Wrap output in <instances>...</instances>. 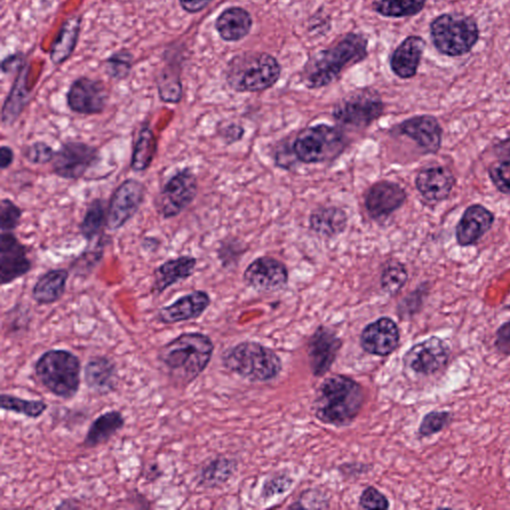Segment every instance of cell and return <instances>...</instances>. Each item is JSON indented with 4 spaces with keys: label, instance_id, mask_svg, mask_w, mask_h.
Wrapping results in <instances>:
<instances>
[{
    "label": "cell",
    "instance_id": "30bf717a",
    "mask_svg": "<svg viewBox=\"0 0 510 510\" xmlns=\"http://www.w3.org/2000/svg\"><path fill=\"white\" fill-rule=\"evenodd\" d=\"M197 191V178L190 167H182L174 173L156 197L155 206L159 217L164 220L179 217L194 203Z\"/></svg>",
    "mask_w": 510,
    "mask_h": 510
},
{
    "label": "cell",
    "instance_id": "6da1fadb",
    "mask_svg": "<svg viewBox=\"0 0 510 510\" xmlns=\"http://www.w3.org/2000/svg\"><path fill=\"white\" fill-rule=\"evenodd\" d=\"M209 335L183 332L158 351V361L175 386L187 388L205 371L213 355Z\"/></svg>",
    "mask_w": 510,
    "mask_h": 510
},
{
    "label": "cell",
    "instance_id": "f1b7e54d",
    "mask_svg": "<svg viewBox=\"0 0 510 510\" xmlns=\"http://www.w3.org/2000/svg\"><path fill=\"white\" fill-rule=\"evenodd\" d=\"M82 18L79 15L70 16L58 31L50 48V59L54 66L66 63L74 53L81 31Z\"/></svg>",
    "mask_w": 510,
    "mask_h": 510
},
{
    "label": "cell",
    "instance_id": "7bdbcfd3",
    "mask_svg": "<svg viewBox=\"0 0 510 510\" xmlns=\"http://www.w3.org/2000/svg\"><path fill=\"white\" fill-rule=\"evenodd\" d=\"M56 151L42 141L29 143L23 147L21 154L32 165H46L52 163Z\"/></svg>",
    "mask_w": 510,
    "mask_h": 510
},
{
    "label": "cell",
    "instance_id": "d6986e66",
    "mask_svg": "<svg viewBox=\"0 0 510 510\" xmlns=\"http://www.w3.org/2000/svg\"><path fill=\"white\" fill-rule=\"evenodd\" d=\"M401 333L390 317H381L365 327L361 333V347L374 356L387 357L400 344Z\"/></svg>",
    "mask_w": 510,
    "mask_h": 510
},
{
    "label": "cell",
    "instance_id": "ba28073f",
    "mask_svg": "<svg viewBox=\"0 0 510 510\" xmlns=\"http://www.w3.org/2000/svg\"><path fill=\"white\" fill-rule=\"evenodd\" d=\"M345 147V135L336 127L326 124L306 128L293 143L295 156L305 164L332 161L343 153Z\"/></svg>",
    "mask_w": 510,
    "mask_h": 510
},
{
    "label": "cell",
    "instance_id": "836d02e7",
    "mask_svg": "<svg viewBox=\"0 0 510 510\" xmlns=\"http://www.w3.org/2000/svg\"><path fill=\"white\" fill-rule=\"evenodd\" d=\"M107 211L106 201L102 198H94L87 205V209L79 229L82 236L88 243H92L95 239H100L105 236L104 231L107 229Z\"/></svg>",
    "mask_w": 510,
    "mask_h": 510
},
{
    "label": "cell",
    "instance_id": "ab89813d",
    "mask_svg": "<svg viewBox=\"0 0 510 510\" xmlns=\"http://www.w3.org/2000/svg\"><path fill=\"white\" fill-rule=\"evenodd\" d=\"M408 278V270L402 262L396 259L390 260L381 275L382 290L390 297H395L403 290Z\"/></svg>",
    "mask_w": 510,
    "mask_h": 510
},
{
    "label": "cell",
    "instance_id": "f6af8a7d",
    "mask_svg": "<svg viewBox=\"0 0 510 510\" xmlns=\"http://www.w3.org/2000/svg\"><path fill=\"white\" fill-rule=\"evenodd\" d=\"M489 174L493 185L500 193L510 196V158L492 163Z\"/></svg>",
    "mask_w": 510,
    "mask_h": 510
},
{
    "label": "cell",
    "instance_id": "52a82bcc",
    "mask_svg": "<svg viewBox=\"0 0 510 510\" xmlns=\"http://www.w3.org/2000/svg\"><path fill=\"white\" fill-rule=\"evenodd\" d=\"M281 73V66L274 56L247 53L228 63L227 81L237 92H259L273 87Z\"/></svg>",
    "mask_w": 510,
    "mask_h": 510
},
{
    "label": "cell",
    "instance_id": "3957f363",
    "mask_svg": "<svg viewBox=\"0 0 510 510\" xmlns=\"http://www.w3.org/2000/svg\"><path fill=\"white\" fill-rule=\"evenodd\" d=\"M367 40L361 35L350 34L329 50L319 52L303 70V82L310 89L328 86L342 71L362 61L367 56Z\"/></svg>",
    "mask_w": 510,
    "mask_h": 510
},
{
    "label": "cell",
    "instance_id": "8992f818",
    "mask_svg": "<svg viewBox=\"0 0 510 510\" xmlns=\"http://www.w3.org/2000/svg\"><path fill=\"white\" fill-rule=\"evenodd\" d=\"M429 36L438 52L460 58L474 50L480 39V28L472 16L443 13L430 22Z\"/></svg>",
    "mask_w": 510,
    "mask_h": 510
},
{
    "label": "cell",
    "instance_id": "681fc988",
    "mask_svg": "<svg viewBox=\"0 0 510 510\" xmlns=\"http://www.w3.org/2000/svg\"><path fill=\"white\" fill-rule=\"evenodd\" d=\"M243 133L244 130L243 128L235 124L227 126L220 131L223 140H225L228 143H233L238 140H241Z\"/></svg>",
    "mask_w": 510,
    "mask_h": 510
},
{
    "label": "cell",
    "instance_id": "1f68e13d",
    "mask_svg": "<svg viewBox=\"0 0 510 510\" xmlns=\"http://www.w3.org/2000/svg\"><path fill=\"white\" fill-rule=\"evenodd\" d=\"M347 223V213L337 206L321 207L309 219L310 228L315 234L329 238L344 233Z\"/></svg>",
    "mask_w": 510,
    "mask_h": 510
},
{
    "label": "cell",
    "instance_id": "60d3db41",
    "mask_svg": "<svg viewBox=\"0 0 510 510\" xmlns=\"http://www.w3.org/2000/svg\"><path fill=\"white\" fill-rule=\"evenodd\" d=\"M453 421V413L449 410H433L422 417L419 428L418 436L427 438L444 432Z\"/></svg>",
    "mask_w": 510,
    "mask_h": 510
},
{
    "label": "cell",
    "instance_id": "7a4b0ae2",
    "mask_svg": "<svg viewBox=\"0 0 510 510\" xmlns=\"http://www.w3.org/2000/svg\"><path fill=\"white\" fill-rule=\"evenodd\" d=\"M363 403V388L358 382L344 375H333L317 390L314 416L323 424L345 427L357 418Z\"/></svg>",
    "mask_w": 510,
    "mask_h": 510
},
{
    "label": "cell",
    "instance_id": "d6a6232c",
    "mask_svg": "<svg viewBox=\"0 0 510 510\" xmlns=\"http://www.w3.org/2000/svg\"><path fill=\"white\" fill-rule=\"evenodd\" d=\"M158 146V142L153 129L147 123L143 125L135 142L131 170L135 173L146 172L154 162Z\"/></svg>",
    "mask_w": 510,
    "mask_h": 510
},
{
    "label": "cell",
    "instance_id": "74e56055",
    "mask_svg": "<svg viewBox=\"0 0 510 510\" xmlns=\"http://www.w3.org/2000/svg\"><path fill=\"white\" fill-rule=\"evenodd\" d=\"M111 239L107 235L98 239L93 249H88L79 255L71 263L70 271L76 276H88L99 266L105 252V246L109 244Z\"/></svg>",
    "mask_w": 510,
    "mask_h": 510
},
{
    "label": "cell",
    "instance_id": "7c38bea8",
    "mask_svg": "<svg viewBox=\"0 0 510 510\" xmlns=\"http://www.w3.org/2000/svg\"><path fill=\"white\" fill-rule=\"evenodd\" d=\"M100 151L97 148L81 141L63 143L56 151L52 161L53 174L58 177L78 181L100 161Z\"/></svg>",
    "mask_w": 510,
    "mask_h": 510
},
{
    "label": "cell",
    "instance_id": "d590c367",
    "mask_svg": "<svg viewBox=\"0 0 510 510\" xmlns=\"http://www.w3.org/2000/svg\"><path fill=\"white\" fill-rule=\"evenodd\" d=\"M179 68L166 66L157 77L158 97L166 104H179L182 99V84Z\"/></svg>",
    "mask_w": 510,
    "mask_h": 510
},
{
    "label": "cell",
    "instance_id": "f546056e",
    "mask_svg": "<svg viewBox=\"0 0 510 510\" xmlns=\"http://www.w3.org/2000/svg\"><path fill=\"white\" fill-rule=\"evenodd\" d=\"M251 27V16L242 7L228 8L215 21V29L228 42H239L250 34Z\"/></svg>",
    "mask_w": 510,
    "mask_h": 510
},
{
    "label": "cell",
    "instance_id": "83f0119b",
    "mask_svg": "<svg viewBox=\"0 0 510 510\" xmlns=\"http://www.w3.org/2000/svg\"><path fill=\"white\" fill-rule=\"evenodd\" d=\"M126 420L123 413L117 410H111L96 418L88 429L83 444L88 449L98 448L112 440L124 429Z\"/></svg>",
    "mask_w": 510,
    "mask_h": 510
},
{
    "label": "cell",
    "instance_id": "4fadbf2b",
    "mask_svg": "<svg viewBox=\"0 0 510 510\" xmlns=\"http://www.w3.org/2000/svg\"><path fill=\"white\" fill-rule=\"evenodd\" d=\"M147 188L139 180L127 179L112 194L107 211V229L117 231L124 228L141 209Z\"/></svg>",
    "mask_w": 510,
    "mask_h": 510
},
{
    "label": "cell",
    "instance_id": "bcb514c9",
    "mask_svg": "<svg viewBox=\"0 0 510 510\" xmlns=\"http://www.w3.org/2000/svg\"><path fill=\"white\" fill-rule=\"evenodd\" d=\"M359 504L364 509H388L390 507L389 499L374 486H368L364 490Z\"/></svg>",
    "mask_w": 510,
    "mask_h": 510
},
{
    "label": "cell",
    "instance_id": "816d5d0a",
    "mask_svg": "<svg viewBox=\"0 0 510 510\" xmlns=\"http://www.w3.org/2000/svg\"><path fill=\"white\" fill-rule=\"evenodd\" d=\"M159 245H161V243H159L158 239L151 236L143 238V241L142 243V247L143 251L147 252L158 251Z\"/></svg>",
    "mask_w": 510,
    "mask_h": 510
},
{
    "label": "cell",
    "instance_id": "e575fe53",
    "mask_svg": "<svg viewBox=\"0 0 510 510\" xmlns=\"http://www.w3.org/2000/svg\"><path fill=\"white\" fill-rule=\"evenodd\" d=\"M236 462L227 458H218L211 460L199 470L198 485L205 489L217 488L226 483L235 474Z\"/></svg>",
    "mask_w": 510,
    "mask_h": 510
},
{
    "label": "cell",
    "instance_id": "c3c4849f",
    "mask_svg": "<svg viewBox=\"0 0 510 510\" xmlns=\"http://www.w3.org/2000/svg\"><path fill=\"white\" fill-rule=\"evenodd\" d=\"M212 2V0H179L182 10L191 14L203 12Z\"/></svg>",
    "mask_w": 510,
    "mask_h": 510
},
{
    "label": "cell",
    "instance_id": "ac0fdd59",
    "mask_svg": "<svg viewBox=\"0 0 510 510\" xmlns=\"http://www.w3.org/2000/svg\"><path fill=\"white\" fill-rule=\"evenodd\" d=\"M342 347L337 333L327 326L318 327L308 343V358L314 376H323L336 360Z\"/></svg>",
    "mask_w": 510,
    "mask_h": 510
},
{
    "label": "cell",
    "instance_id": "7402d4cb",
    "mask_svg": "<svg viewBox=\"0 0 510 510\" xmlns=\"http://www.w3.org/2000/svg\"><path fill=\"white\" fill-rule=\"evenodd\" d=\"M456 185V179L449 167L429 166L417 174L419 193L430 203H440L448 198Z\"/></svg>",
    "mask_w": 510,
    "mask_h": 510
},
{
    "label": "cell",
    "instance_id": "ee69618b",
    "mask_svg": "<svg viewBox=\"0 0 510 510\" xmlns=\"http://www.w3.org/2000/svg\"><path fill=\"white\" fill-rule=\"evenodd\" d=\"M23 211L11 198H4L0 203V228L2 231H13L20 225Z\"/></svg>",
    "mask_w": 510,
    "mask_h": 510
},
{
    "label": "cell",
    "instance_id": "f907efd6",
    "mask_svg": "<svg viewBox=\"0 0 510 510\" xmlns=\"http://www.w3.org/2000/svg\"><path fill=\"white\" fill-rule=\"evenodd\" d=\"M14 151L10 146L0 147V169L3 171L8 169L14 162Z\"/></svg>",
    "mask_w": 510,
    "mask_h": 510
},
{
    "label": "cell",
    "instance_id": "4dcf8cb0",
    "mask_svg": "<svg viewBox=\"0 0 510 510\" xmlns=\"http://www.w3.org/2000/svg\"><path fill=\"white\" fill-rule=\"evenodd\" d=\"M28 70L26 66L19 69L10 94L4 104L2 112V123L4 127H12L26 109L29 98L30 91L27 88Z\"/></svg>",
    "mask_w": 510,
    "mask_h": 510
},
{
    "label": "cell",
    "instance_id": "ffe728a7",
    "mask_svg": "<svg viewBox=\"0 0 510 510\" xmlns=\"http://www.w3.org/2000/svg\"><path fill=\"white\" fill-rule=\"evenodd\" d=\"M406 199V190L398 183L381 181L367 191L365 206L373 220H382L400 209Z\"/></svg>",
    "mask_w": 510,
    "mask_h": 510
},
{
    "label": "cell",
    "instance_id": "44dd1931",
    "mask_svg": "<svg viewBox=\"0 0 510 510\" xmlns=\"http://www.w3.org/2000/svg\"><path fill=\"white\" fill-rule=\"evenodd\" d=\"M398 130L416 142L427 153H437L442 146L443 129L434 116L421 115L406 119L398 126Z\"/></svg>",
    "mask_w": 510,
    "mask_h": 510
},
{
    "label": "cell",
    "instance_id": "277c9868",
    "mask_svg": "<svg viewBox=\"0 0 510 510\" xmlns=\"http://www.w3.org/2000/svg\"><path fill=\"white\" fill-rule=\"evenodd\" d=\"M81 361L67 349H50L40 355L35 374L47 392L62 400L77 396L81 385Z\"/></svg>",
    "mask_w": 510,
    "mask_h": 510
},
{
    "label": "cell",
    "instance_id": "2e32d148",
    "mask_svg": "<svg viewBox=\"0 0 510 510\" xmlns=\"http://www.w3.org/2000/svg\"><path fill=\"white\" fill-rule=\"evenodd\" d=\"M289 278V270L284 263L269 257L255 259L243 274L245 284L260 292L283 290Z\"/></svg>",
    "mask_w": 510,
    "mask_h": 510
},
{
    "label": "cell",
    "instance_id": "7dc6e473",
    "mask_svg": "<svg viewBox=\"0 0 510 510\" xmlns=\"http://www.w3.org/2000/svg\"><path fill=\"white\" fill-rule=\"evenodd\" d=\"M493 346L499 354L510 356V319L498 327L494 333Z\"/></svg>",
    "mask_w": 510,
    "mask_h": 510
},
{
    "label": "cell",
    "instance_id": "8d00e7d4",
    "mask_svg": "<svg viewBox=\"0 0 510 510\" xmlns=\"http://www.w3.org/2000/svg\"><path fill=\"white\" fill-rule=\"evenodd\" d=\"M3 411L22 414L28 419H38L47 411L48 405L42 400H27L18 396L3 393L0 396Z\"/></svg>",
    "mask_w": 510,
    "mask_h": 510
},
{
    "label": "cell",
    "instance_id": "5b68a950",
    "mask_svg": "<svg viewBox=\"0 0 510 510\" xmlns=\"http://www.w3.org/2000/svg\"><path fill=\"white\" fill-rule=\"evenodd\" d=\"M221 362L231 373L252 382L274 380L282 370L281 357L258 342H241L228 348Z\"/></svg>",
    "mask_w": 510,
    "mask_h": 510
},
{
    "label": "cell",
    "instance_id": "cb8c5ba5",
    "mask_svg": "<svg viewBox=\"0 0 510 510\" xmlns=\"http://www.w3.org/2000/svg\"><path fill=\"white\" fill-rule=\"evenodd\" d=\"M494 215L482 205L468 207L456 228L457 242L460 246L475 244L491 228Z\"/></svg>",
    "mask_w": 510,
    "mask_h": 510
},
{
    "label": "cell",
    "instance_id": "9a60e30c",
    "mask_svg": "<svg viewBox=\"0 0 510 510\" xmlns=\"http://www.w3.org/2000/svg\"><path fill=\"white\" fill-rule=\"evenodd\" d=\"M29 250L12 231H2L0 235V283L12 284L28 274L32 261Z\"/></svg>",
    "mask_w": 510,
    "mask_h": 510
},
{
    "label": "cell",
    "instance_id": "5bb4252c",
    "mask_svg": "<svg viewBox=\"0 0 510 510\" xmlns=\"http://www.w3.org/2000/svg\"><path fill=\"white\" fill-rule=\"evenodd\" d=\"M67 105L73 113L84 116L102 114L109 102V91L100 80L80 77L70 85Z\"/></svg>",
    "mask_w": 510,
    "mask_h": 510
},
{
    "label": "cell",
    "instance_id": "8fae6325",
    "mask_svg": "<svg viewBox=\"0 0 510 510\" xmlns=\"http://www.w3.org/2000/svg\"><path fill=\"white\" fill-rule=\"evenodd\" d=\"M384 112L380 95L372 89H361L346 96L333 109L336 121L347 127L364 129L376 121Z\"/></svg>",
    "mask_w": 510,
    "mask_h": 510
},
{
    "label": "cell",
    "instance_id": "d4e9b609",
    "mask_svg": "<svg viewBox=\"0 0 510 510\" xmlns=\"http://www.w3.org/2000/svg\"><path fill=\"white\" fill-rule=\"evenodd\" d=\"M118 370L114 360L107 356H93L84 367V382L99 395H107L117 386Z\"/></svg>",
    "mask_w": 510,
    "mask_h": 510
},
{
    "label": "cell",
    "instance_id": "4316f807",
    "mask_svg": "<svg viewBox=\"0 0 510 510\" xmlns=\"http://www.w3.org/2000/svg\"><path fill=\"white\" fill-rule=\"evenodd\" d=\"M69 271L64 268L47 270L40 275L32 289V298L38 305H50L58 302L66 292Z\"/></svg>",
    "mask_w": 510,
    "mask_h": 510
},
{
    "label": "cell",
    "instance_id": "9c48e42d",
    "mask_svg": "<svg viewBox=\"0 0 510 510\" xmlns=\"http://www.w3.org/2000/svg\"><path fill=\"white\" fill-rule=\"evenodd\" d=\"M452 348L444 339L430 336L413 345L403 356L405 369L420 378L434 377L450 364Z\"/></svg>",
    "mask_w": 510,
    "mask_h": 510
},
{
    "label": "cell",
    "instance_id": "f35d334b",
    "mask_svg": "<svg viewBox=\"0 0 510 510\" xmlns=\"http://www.w3.org/2000/svg\"><path fill=\"white\" fill-rule=\"evenodd\" d=\"M427 0H380L376 11L386 18H409L424 10Z\"/></svg>",
    "mask_w": 510,
    "mask_h": 510
},
{
    "label": "cell",
    "instance_id": "b9f144b4",
    "mask_svg": "<svg viewBox=\"0 0 510 510\" xmlns=\"http://www.w3.org/2000/svg\"><path fill=\"white\" fill-rule=\"evenodd\" d=\"M134 56L126 50L112 54L105 61V71L107 75L118 81L126 79L130 75L133 67Z\"/></svg>",
    "mask_w": 510,
    "mask_h": 510
},
{
    "label": "cell",
    "instance_id": "e0dca14e",
    "mask_svg": "<svg viewBox=\"0 0 510 510\" xmlns=\"http://www.w3.org/2000/svg\"><path fill=\"white\" fill-rule=\"evenodd\" d=\"M212 305L210 294L195 290L182 295L171 305L158 310L157 321L163 325H174L201 318Z\"/></svg>",
    "mask_w": 510,
    "mask_h": 510
},
{
    "label": "cell",
    "instance_id": "603a6c76",
    "mask_svg": "<svg viewBox=\"0 0 510 510\" xmlns=\"http://www.w3.org/2000/svg\"><path fill=\"white\" fill-rule=\"evenodd\" d=\"M197 265V259L190 255L171 259L159 265L153 274V284L151 292L161 295L172 286L193 276Z\"/></svg>",
    "mask_w": 510,
    "mask_h": 510
},
{
    "label": "cell",
    "instance_id": "484cf974",
    "mask_svg": "<svg viewBox=\"0 0 510 510\" xmlns=\"http://www.w3.org/2000/svg\"><path fill=\"white\" fill-rule=\"evenodd\" d=\"M425 48L424 38L417 35L406 37L390 58V69L398 78L410 79L416 76Z\"/></svg>",
    "mask_w": 510,
    "mask_h": 510
}]
</instances>
